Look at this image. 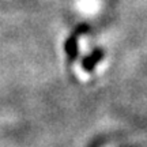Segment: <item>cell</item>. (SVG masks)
I'll return each mask as SVG.
<instances>
[{
  "mask_svg": "<svg viewBox=\"0 0 147 147\" xmlns=\"http://www.w3.org/2000/svg\"><path fill=\"white\" fill-rule=\"evenodd\" d=\"M102 56H104V53L101 52V51H95L91 56H89V57L84 60V67L89 69V71H90V69H93V67H94L95 64H97L101 59H102Z\"/></svg>",
  "mask_w": 147,
  "mask_h": 147,
  "instance_id": "cell-1",
  "label": "cell"
}]
</instances>
